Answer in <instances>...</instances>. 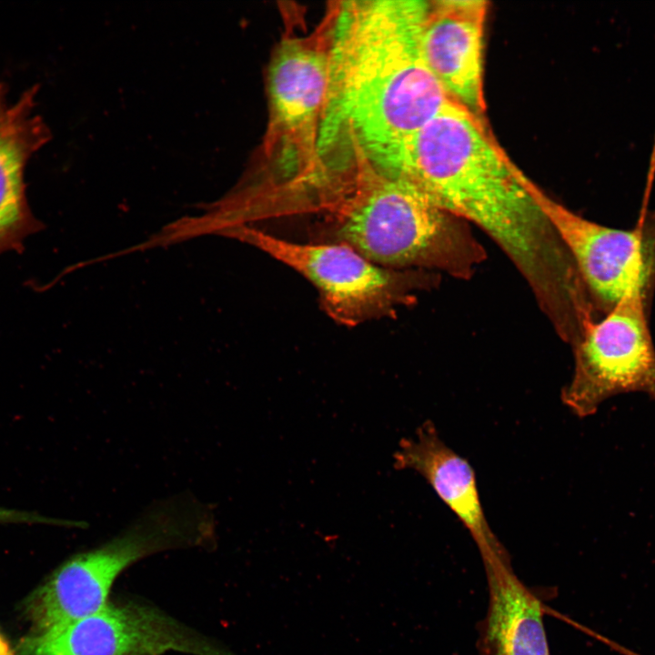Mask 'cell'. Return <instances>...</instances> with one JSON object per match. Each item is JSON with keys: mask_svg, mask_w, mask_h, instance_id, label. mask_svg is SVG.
<instances>
[{"mask_svg": "<svg viewBox=\"0 0 655 655\" xmlns=\"http://www.w3.org/2000/svg\"><path fill=\"white\" fill-rule=\"evenodd\" d=\"M389 174L489 234L546 311L578 293L579 272L538 204L532 182L504 153L485 118L449 102L405 143Z\"/></svg>", "mask_w": 655, "mask_h": 655, "instance_id": "1", "label": "cell"}, {"mask_svg": "<svg viewBox=\"0 0 655 655\" xmlns=\"http://www.w3.org/2000/svg\"><path fill=\"white\" fill-rule=\"evenodd\" d=\"M429 1L336 2L319 156L358 150L389 173L405 143L452 102L427 66L421 32Z\"/></svg>", "mask_w": 655, "mask_h": 655, "instance_id": "2", "label": "cell"}, {"mask_svg": "<svg viewBox=\"0 0 655 655\" xmlns=\"http://www.w3.org/2000/svg\"><path fill=\"white\" fill-rule=\"evenodd\" d=\"M348 158L339 196L325 212L326 243L347 245L388 268L429 267L457 277L471 272L482 253L462 219L360 152Z\"/></svg>", "mask_w": 655, "mask_h": 655, "instance_id": "3", "label": "cell"}, {"mask_svg": "<svg viewBox=\"0 0 655 655\" xmlns=\"http://www.w3.org/2000/svg\"><path fill=\"white\" fill-rule=\"evenodd\" d=\"M215 539L210 504L189 492L162 499L115 537L61 564L30 595L25 611L36 632L87 617L110 601L114 582L131 565L166 550L210 547Z\"/></svg>", "mask_w": 655, "mask_h": 655, "instance_id": "4", "label": "cell"}, {"mask_svg": "<svg viewBox=\"0 0 655 655\" xmlns=\"http://www.w3.org/2000/svg\"><path fill=\"white\" fill-rule=\"evenodd\" d=\"M268 70L264 154L277 174L261 192L290 206L311 201L325 177L319 138L328 82L332 14L301 35L289 20Z\"/></svg>", "mask_w": 655, "mask_h": 655, "instance_id": "5", "label": "cell"}, {"mask_svg": "<svg viewBox=\"0 0 655 655\" xmlns=\"http://www.w3.org/2000/svg\"><path fill=\"white\" fill-rule=\"evenodd\" d=\"M227 231L308 279L325 311L345 326L392 317L420 284L415 272L381 267L344 244L297 243L244 225Z\"/></svg>", "mask_w": 655, "mask_h": 655, "instance_id": "6", "label": "cell"}, {"mask_svg": "<svg viewBox=\"0 0 655 655\" xmlns=\"http://www.w3.org/2000/svg\"><path fill=\"white\" fill-rule=\"evenodd\" d=\"M531 191L571 257L594 307L607 313L629 299L650 304L655 291V213L632 228L586 219L548 196Z\"/></svg>", "mask_w": 655, "mask_h": 655, "instance_id": "7", "label": "cell"}, {"mask_svg": "<svg viewBox=\"0 0 655 655\" xmlns=\"http://www.w3.org/2000/svg\"><path fill=\"white\" fill-rule=\"evenodd\" d=\"M650 307L629 299L586 326L575 345L573 377L560 396L575 416H592L603 401L621 393L642 392L655 401Z\"/></svg>", "mask_w": 655, "mask_h": 655, "instance_id": "8", "label": "cell"}, {"mask_svg": "<svg viewBox=\"0 0 655 655\" xmlns=\"http://www.w3.org/2000/svg\"><path fill=\"white\" fill-rule=\"evenodd\" d=\"M237 655L155 606L109 601L87 617L24 638L17 655Z\"/></svg>", "mask_w": 655, "mask_h": 655, "instance_id": "9", "label": "cell"}, {"mask_svg": "<svg viewBox=\"0 0 655 655\" xmlns=\"http://www.w3.org/2000/svg\"><path fill=\"white\" fill-rule=\"evenodd\" d=\"M488 8L483 0L429 1L420 40L424 61L448 98L480 118Z\"/></svg>", "mask_w": 655, "mask_h": 655, "instance_id": "10", "label": "cell"}, {"mask_svg": "<svg viewBox=\"0 0 655 655\" xmlns=\"http://www.w3.org/2000/svg\"><path fill=\"white\" fill-rule=\"evenodd\" d=\"M394 466L420 474L457 516L475 541L482 560L509 556L491 529L469 461L449 448L431 421L424 422L416 438H402Z\"/></svg>", "mask_w": 655, "mask_h": 655, "instance_id": "11", "label": "cell"}, {"mask_svg": "<svg viewBox=\"0 0 655 655\" xmlns=\"http://www.w3.org/2000/svg\"><path fill=\"white\" fill-rule=\"evenodd\" d=\"M37 91L35 85L12 102L7 86L0 82V252L13 247L32 225L25 170L50 138L35 111Z\"/></svg>", "mask_w": 655, "mask_h": 655, "instance_id": "12", "label": "cell"}, {"mask_svg": "<svg viewBox=\"0 0 655 655\" xmlns=\"http://www.w3.org/2000/svg\"><path fill=\"white\" fill-rule=\"evenodd\" d=\"M489 606L482 642L489 655H549L540 601L513 572L509 558L482 560Z\"/></svg>", "mask_w": 655, "mask_h": 655, "instance_id": "13", "label": "cell"}, {"mask_svg": "<svg viewBox=\"0 0 655 655\" xmlns=\"http://www.w3.org/2000/svg\"><path fill=\"white\" fill-rule=\"evenodd\" d=\"M0 655H15L8 641L0 632Z\"/></svg>", "mask_w": 655, "mask_h": 655, "instance_id": "14", "label": "cell"}]
</instances>
